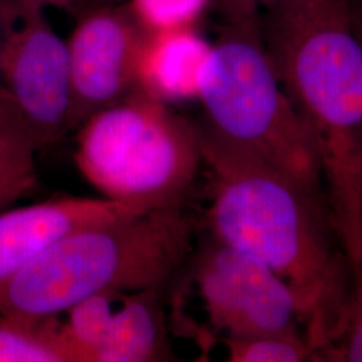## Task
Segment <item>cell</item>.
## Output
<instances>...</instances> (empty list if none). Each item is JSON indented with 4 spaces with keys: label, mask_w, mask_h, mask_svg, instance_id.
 <instances>
[{
    "label": "cell",
    "mask_w": 362,
    "mask_h": 362,
    "mask_svg": "<svg viewBox=\"0 0 362 362\" xmlns=\"http://www.w3.org/2000/svg\"><path fill=\"white\" fill-rule=\"evenodd\" d=\"M31 0H0V93L39 149L71 132L73 85L66 40Z\"/></svg>",
    "instance_id": "5b68a950"
},
{
    "label": "cell",
    "mask_w": 362,
    "mask_h": 362,
    "mask_svg": "<svg viewBox=\"0 0 362 362\" xmlns=\"http://www.w3.org/2000/svg\"><path fill=\"white\" fill-rule=\"evenodd\" d=\"M211 173L212 238L284 279L309 320L311 346L338 336L346 306L345 263L337 254L317 191L196 124ZM336 233V231H334Z\"/></svg>",
    "instance_id": "6da1fadb"
},
{
    "label": "cell",
    "mask_w": 362,
    "mask_h": 362,
    "mask_svg": "<svg viewBox=\"0 0 362 362\" xmlns=\"http://www.w3.org/2000/svg\"><path fill=\"white\" fill-rule=\"evenodd\" d=\"M206 129L318 191L321 165L264 49L258 13H227L197 82Z\"/></svg>",
    "instance_id": "3957f363"
},
{
    "label": "cell",
    "mask_w": 362,
    "mask_h": 362,
    "mask_svg": "<svg viewBox=\"0 0 362 362\" xmlns=\"http://www.w3.org/2000/svg\"><path fill=\"white\" fill-rule=\"evenodd\" d=\"M38 151L26 122L0 93V211L35 189Z\"/></svg>",
    "instance_id": "8fae6325"
},
{
    "label": "cell",
    "mask_w": 362,
    "mask_h": 362,
    "mask_svg": "<svg viewBox=\"0 0 362 362\" xmlns=\"http://www.w3.org/2000/svg\"><path fill=\"white\" fill-rule=\"evenodd\" d=\"M194 281L211 322L227 337H251L293 327L294 293L257 259L212 242L194 263Z\"/></svg>",
    "instance_id": "8992f818"
},
{
    "label": "cell",
    "mask_w": 362,
    "mask_h": 362,
    "mask_svg": "<svg viewBox=\"0 0 362 362\" xmlns=\"http://www.w3.org/2000/svg\"><path fill=\"white\" fill-rule=\"evenodd\" d=\"M74 161L101 197L157 211L182 208L203 157L196 124L139 89L78 128Z\"/></svg>",
    "instance_id": "277c9868"
},
{
    "label": "cell",
    "mask_w": 362,
    "mask_h": 362,
    "mask_svg": "<svg viewBox=\"0 0 362 362\" xmlns=\"http://www.w3.org/2000/svg\"><path fill=\"white\" fill-rule=\"evenodd\" d=\"M211 45L192 27L146 33L139 65V89L170 106L197 100V82Z\"/></svg>",
    "instance_id": "9c48e42d"
},
{
    "label": "cell",
    "mask_w": 362,
    "mask_h": 362,
    "mask_svg": "<svg viewBox=\"0 0 362 362\" xmlns=\"http://www.w3.org/2000/svg\"><path fill=\"white\" fill-rule=\"evenodd\" d=\"M228 361L300 362L314 354L310 341L298 336L294 327L251 337H226Z\"/></svg>",
    "instance_id": "5bb4252c"
},
{
    "label": "cell",
    "mask_w": 362,
    "mask_h": 362,
    "mask_svg": "<svg viewBox=\"0 0 362 362\" xmlns=\"http://www.w3.org/2000/svg\"><path fill=\"white\" fill-rule=\"evenodd\" d=\"M351 291L348 296L338 336L342 338L341 360L362 362V264L349 267Z\"/></svg>",
    "instance_id": "2e32d148"
},
{
    "label": "cell",
    "mask_w": 362,
    "mask_h": 362,
    "mask_svg": "<svg viewBox=\"0 0 362 362\" xmlns=\"http://www.w3.org/2000/svg\"><path fill=\"white\" fill-rule=\"evenodd\" d=\"M146 31L128 6L85 13L67 43L73 109L71 130L93 115L139 90V65Z\"/></svg>",
    "instance_id": "52a82bcc"
},
{
    "label": "cell",
    "mask_w": 362,
    "mask_h": 362,
    "mask_svg": "<svg viewBox=\"0 0 362 362\" xmlns=\"http://www.w3.org/2000/svg\"><path fill=\"white\" fill-rule=\"evenodd\" d=\"M155 287L122 294L95 362L172 361L163 293Z\"/></svg>",
    "instance_id": "30bf717a"
},
{
    "label": "cell",
    "mask_w": 362,
    "mask_h": 362,
    "mask_svg": "<svg viewBox=\"0 0 362 362\" xmlns=\"http://www.w3.org/2000/svg\"><path fill=\"white\" fill-rule=\"evenodd\" d=\"M43 7H71L79 3L81 0H31Z\"/></svg>",
    "instance_id": "d6986e66"
},
{
    "label": "cell",
    "mask_w": 362,
    "mask_h": 362,
    "mask_svg": "<svg viewBox=\"0 0 362 362\" xmlns=\"http://www.w3.org/2000/svg\"><path fill=\"white\" fill-rule=\"evenodd\" d=\"M59 326L0 314V362H76Z\"/></svg>",
    "instance_id": "7c38bea8"
},
{
    "label": "cell",
    "mask_w": 362,
    "mask_h": 362,
    "mask_svg": "<svg viewBox=\"0 0 362 362\" xmlns=\"http://www.w3.org/2000/svg\"><path fill=\"white\" fill-rule=\"evenodd\" d=\"M272 0H219L224 13H258L259 8Z\"/></svg>",
    "instance_id": "e0dca14e"
},
{
    "label": "cell",
    "mask_w": 362,
    "mask_h": 362,
    "mask_svg": "<svg viewBox=\"0 0 362 362\" xmlns=\"http://www.w3.org/2000/svg\"><path fill=\"white\" fill-rule=\"evenodd\" d=\"M192 250L194 227L182 208L139 211L79 227L0 282V314L58 318L98 294L165 288Z\"/></svg>",
    "instance_id": "7a4b0ae2"
},
{
    "label": "cell",
    "mask_w": 362,
    "mask_h": 362,
    "mask_svg": "<svg viewBox=\"0 0 362 362\" xmlns=\"http://www.w3.org/2000/svg\"><path fill=\"white\" fill-rule=\"evenodd\" d=\"M351 22L354 30L362 42V0H349Z\"/></svg>",
    "instance_id": "ac0fdd59"
},
{
    "label": "cell",
    "mask_w": 362,
    "mask_h": 362,
    "mask_svg": "<svg viewBox=\"0 0 362 362\" xmlns=\"http://www.w3.org/2000/svg\"><path fill=\"white\" fill-rule=\"evenodd\" d=\"M144 209L105 197L65 196L0 211V282L70 231Z\"/></svg>",
    "instance_id": "ba28073f"
},
{
    "label": "cell",
    "mask_w": 362,
    "mask_h": 362,
    "mask_svg": "<svg viewBox=\"0 0 362 362\" xmlns=\"http://www.w3.org/2000/svg\"><path fill=\"white\" fill-rule=\"evenodd\" d=\"M209 0H128V8L144 30L151 33L192 27Z\"/></svg>",
    "instance_id": "9a60e30c"
},
{
    "label": "cell",
    "mask_w": 362,
    "mask_h": 362,
    "mask_svg": "<svg viewBox=\"0 0 362 362\" xmlns=\"http://www.w3.org/2000/svg\"><path fill=\"white\" fill-rule=\"evenodd\" d=\"M121 294H98L81 300L67 313L61 324V334L71 350L76 362H95L115 315L113 303Z\"/></svg>",
    "instance_id": "4fadbf2b"
}]
</instances>
